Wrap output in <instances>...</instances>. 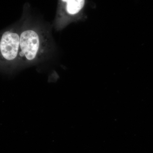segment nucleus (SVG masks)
Here are the masks:
<instances>
[{
	"mask_svg": "<svg viewBox=\"0 0 153 153\" xmlns=\"http://www.w3.org/2000/svg\"><path fill=\"white\" fill-rule=\"evenodd\" d=\"M20 47L22 49L21 56L25 55L28 60L35 59L39 47L38 34L32 30L24 31L20 36Z\"/></svg>",
	"mask_w": 153,
	"mask_h": 153,
	"instance_id": "1",
	"label": "nucleus"
},
{
	"mask_svg": "<svg viewBox=\"0 0 153 153\" xmlns=\"http://www.w3.org/2000/svg\"><path fill=\"white\" fill-rule=\"evenodd\" d=\"M20 38L17 33L9 31L3 34L0 42V50L6 60H14L17 57L20 46Z\"/></svg>",
	"mask_w": 153,
	"mask_h": 153,
	"instance_id": "2",
	"label": "nucleus"
},
{
	"mask_svg": "<svg viewBox=\"0 0 153 153\" xmlns=\"http://www.w3.org/2000/svg\"><path fill=\"white\" fill-rule=\"evenodd\" d=\"M63 1L67 3V12L72 15L78 13L83 7L85 3V1L83 0H66Z\"/></svg>",
	"mask_w": 153,
	"mask_h": 153,
	"instance_id": "3",
	"label": "nucleus"
}]
</instances>
